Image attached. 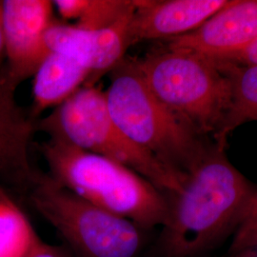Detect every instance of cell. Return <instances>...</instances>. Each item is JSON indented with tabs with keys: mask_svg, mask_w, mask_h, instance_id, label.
I'll use <instances>...</instances> for the list:
<instances>
[{
	"mask_svg": "<svg viewBox=\"0 0 257 257\" xmlns=\"http://www.w3.org/2000/svg\"><path fill=\"white\" fill-rule=\"evenodd\" d=\"M32 117L56 108L72 97L86 84L92 74L67 55L52 52L47 55L34 74Z\"/></svg>",
	"mask_w": 257,
	"mask_h": 257,
	"instance_id": "cell-12",
	"label": "cell"
},
{
	"mask_svg": "<svg viewBox=\"0 0 257 257\" xmlns=\"http://www.w3.org/2000/svg\"><path fill=\"white\" fill-rule=\"evenodd\" d=\"M223 64L230 74L231 96L227 115L214 138L217 146L225 148L233 130L257 120V64Z\"/></svg>",
	"mask_w": 257,
	"mask_h": 257,
	"instance_id": "cell-13",
	"label": "cell"
},
{
	"mask_svg": "<svg viewBox=\"0 0 257 257\" xmlns=\"http://www.w3.org/2000/svg\"><path fill=\"white\" fill-rule=\"evenodd\" d=\"M221 63H231L235 65H256L257 64V38L244 51L238 55L233 56L228 62Z\"/></svg>",
	"mask_w": 257,
	"mask_h": 257,
	"instance_id": "cell-18",
	"label": "cell"
},
{
	"mask_svg": "<svg viewBox=\"0 0 257 257\" xmlns=\"http://www.w3.org/2000/svg\"><path fill=\"white\" fill-rule=\"evenodd\" d=\"M254 257H257V253H254Z\"/></svg>",
	"mask_w": 257,
	"mask_h": 257,
	"instance_id": "cell-22",
	"label": "cell"
},
{
	"mask_svg": "<svg viewBox=\"0 0 257 257\" xmlns=\"http://www.w3.org/2000/svg\"><path fill=\"white\" fill-rule=\"evenodd\" d=\"M133 15L110 27L97 30L55 21L47 31V47L82 65L92 74L91 84H94L97 76L111 72L125 58L131 47L128 29Z\"/></svg>",
	"mask_w": 257,
	"mask_h": 257,
	"instance_id": "cell-9",
	"label": "cell"
},
{
	"mask_svg": "<svg viewBox=\"0 0 257 257\" xmlns=\"http://www.w3.org/2000/svg\"><path fill=\"white\" fill-rule=\"evenodd\" d=\"M7 196V194L3 192V190L0 188V197H5Z\"/></svg>",
	"mask_w": 257,
	"mask_h": 257,
	"instance_id": "cell-21",
	"label": "cell"
},
{
	"mask_svg": "<svg viewBox=\"0 0 257 257\" xmlns=\"http://www.w3.org/2000/svg\"><path fill=\"white\" fill-rule=\"evenodd\" d=\"M135 62L156 96L199 135L218 133L231 96L225 65L167 46Z\"/></svg>",
	"mask_w": 257,
	"mask_h": 257,
	"instance_id": "cell-5",
	"label": "cell"
},
{
	"mask_svg": "<svg viewBox=\"0 0 257 257\" xmlns=\"http://www.w3.org/2000/svg\"><path fill=\"white\" fill-rule=\"evenodd\" d=\"M230 0H138L130 24V46L181 37L200 27Z\"/></svg>",
	"mask_w": 257,
	"mask_h": 257,
	"instance_id": "cell-10",
	"label": "cell"
},
{
	"mask_svg": "<svg viewBox=\"0 0 257 257\" xmlns=\"http://www.w3.org/2000/svg\"><path fill=\"white\" fill-rule=\"evenodd\" d=\"M257 188L232 165L224 148L207 150L169 196L170 215L157 240L159 257H200L238 229Z\"/></svg>",
	"mask_w": 257,
	"mask_h": 257,
	"instance_id": "cell-1",
	"label": "cell"
},
{
	"mask_svg": "<svg viewBox=\"0 0 257 257\" xmlns=\"http://www.w3.org/2000/svg\"><path fill=\"white\" fill-rule=\"evenodd\" d=\"M54 3L49 0H4L2 19L7 64L2 69L17 87L34 76L50 53L45 42L55 22Z\"/></svg>",
	"mask_w": 257,
	"mask_h": 257,
	"instance_id": "cell-7",
	"label": "cell"
},
{
	"mask_svg": "<svg viewBox=\"0 0 257 257\" xmlns=\"http://www.w3.org/2000/svg\"><path fill=\"white\" fill-rule=\"evenodd\" d=\"M55 181L88 202L134 222L140 229L164 227L169 196L128 167L50 138L39 148Z\"/></svg>",
	"mask_w": 257,
	"mask_h": 257,
	"instance_id": "cell-2",
	"label": "cell"
},
{
	"mask_svg": "<svg viewBox=\"0 0 257 257\" xmlns=\"http://www.w3.org/2000/svg\"><path fill=\"white\" fill-rule=\"evenodd\" d=\"M50 138L126 166L168 196L181 192L184 177L138 146L111 117L105 92L86 84L36 125Z\"/></svg>",
	"mask_w": 257,
	"mask_h": 257,
	"instance_id": "cell-4",
	"label": "cell"
},
{
	"mask_svg": "<svg viewBox=\"0 0 257 257\" xmlns=\"http://www.w3.org/2000/svg\"><path fill=\"white\" fill-rule=\"evenodd\" d=\"M54 7L64 19L84 29L109 28L133 15L138 0H55Z\"/></svg>",
	"mask_w": 257,
	"mask_h": 257,
	"instance_id": "cell-14",
	"label": "cell"
},
{
	"mask_svg": "<svg viewBox=\"0 0 257 257\" xmlns=\"http://www.w3.org/2000/svg\"><path fill=\"white\" fill-rule=\"evenodd\" d=\"M4 56H5V38H4V29H3V19H2V1H0V68H1V63Z\"/></svg>",
	"mask_w": 257,
	"mask_h": 257,
	"instance_id": "cell-19",
	"label": "cell"
},
{
	"mask_svg": "<svg viewBox=\"0 0 257 257\" xmlns=\"http://www.w3.org/2000/svg\"><path fill=\"white\" fill-rule=\"evenodd\" d=\"M30 199L79 257H137L141 230L134 222L77 196L50 175L37 174Z\"/></svg>",
	"mask_w": 257,
	"mask_h": 257,
	"instance_id": "cell-6",
	"label": "cell"
},
{
	"mask_svg": "<svg viewBox=\"0 0 257 257\" xmlns=\"http://www.w3.org/2000/svg\"><path fill=\"white\" fill-rule=\"evenodd\" d=\"M257 38V0H230L200 27L168 40L167 47L228 62Z\"/></svg>",
	"mask_w": 257,
	"mask_h": 257,
	"instance_id": "cell-8",
	"label": "cell"
},
{
	"mask_svg": "<svg viewBox=\"0 0 257 257\" xmlns=\"http://www.w3.org/2000/svg\"><path fill=\"white\" fill-rule=\"evenodd\" d=\"M17 86L0 71V175L30 188L36 173L30 145L36 125L16 101Z\"/></svg>",
	"mask_w": 257,
	"mask_h": 257,
	"instance_id": "cell-11",
	"label": "cell"
},
{
	"mask_svg": "<svg viewBox=\"0 0 257 257\" xmlns=\"http://www.w3.org/2000/svg\"><path fill=\"white\" fill-rule=\"evenodd\" d=\"M257 248V190L248 203L247 211L232 236L229 254H238Z\"/></svg>",
	"mask_w": 257,
	"mask_h": 257,
	"instance_id": "cell-16",
	"label": "cell"
},
{
	"mask_svg": "<svg viewBox=\"0 0 257 257\" xmlns=\"http://www.w3.org/2000/svg\"><path fill=\"white\" fill-rule=\"evenodd\" d=\"M28 257H70L60 247L47 244L42 240H38L36 246Z\"/></svg>",
	"mask_w": 257,
	"mask_h": 257,
	"instance_id": "cell-17",
	"label": "cell"
},
{
	"mask_svg": "<svg viewBox=\"0 0 257 257\" xmlns=\"http://www.w3.org/2000/svg\"><path fill=\"white\" fill-rule=\"evenodd\" d=\"M229 257H254V250H248V251H244L238 254H233Z\"/></svg>",
	"mask_w": 257,
	"mask_h": 257,
	"instance_id": "cell-20",
	"label": "cell"
},
{
	"mask_svg": "<svg viewBox=\"0 0 257 257\" xmlns=\"http://www.w3.org/2000/svg\"><path fill=\"white\" fill-rule=\"evenodd\" d=\"M39 237L8 196L0 197V257H28Z\"/></svg>",
	"mask_w": 257,
	"mask_h": 257,
	"instance_id": "cell-15",
	"label": "cell"
},
{
	"mask_svg": "<svg viewBox=\"0 0 257 257\" xmlns=\"http://www.w3.org/2000/svg\"><path fill=\"white\" fill-rule=\"evenodd\" d=\"M110 73L105 96L111 117L133 142L185 178L207 152L200 135L149 88L135 59L125 57Z\"/></svg>",
	"mask_w": 257,
	"mask_h": 257,
	"instance_id": "cell-3",
	"label": "cell"
}]
</instances>
